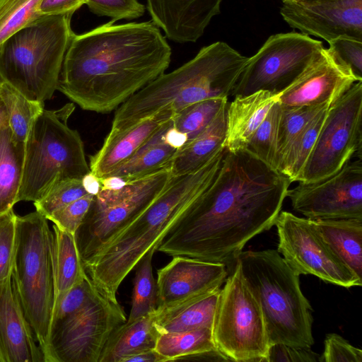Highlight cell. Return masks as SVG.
<instances>
[{
  "label": "cell",
  "instance_id": "obj_1",
  "mask_svg": "<svg viewBox=\"0 0 362 362\" xmlns=\"http://www.w3.org/2000/svg\"><path fill=\"white\" fill-rule=\"evenodd\" d=\"M291 180L247 149L226 151L211 185L168 230L157 250L225 264L274 226Z\"/></svg>",
  "mask_w": 362,
  "mask_h": 362
},
{
  "label": "cell",
  "instance_id": "obj_2",
  "mask_svg": "<svg viewBox=\"0 0 362 362\" xmlns=\"http://www.w3.org/2000/svg\"><path fill=\"white\" fill-rule=\"evenodd\" d=\"M73 35L57 90L81 109L115 110L165 73L172 50L152 21L114 24Z\"/></svg>",
  "mask_w": 362,
  "mask_h": 362
},
{
  "label": "cell",
  "instance_id": "obj_3",
  "mask_svg": "<svg viewBox=\"0 0 362 362\" xmlns=\"http://www.w3.org/2000/svg\"><path fill=\"white\" fill-rule=\"evenodd\" d=\"M226 149L198 170L171 175L163 190L141 214L83 263L98 290L117 302V292L127 276L185 215L214 180Z\"/></svg>",
  "mask_w": 362,
  "mask_h": 362
},
{
  "label": "cell",
  "instance_id": "obj_4",
  "mask_svg": "<svg viewBox=\"0 0 362 362\" xmlns=\"http://www.w3.org/2000/svg\"><path fill=\"white\" fill-rule=\"evenodd\" d=\"M248 59L227 43L202 47L191 60L163 73L115 110L110 132L127 129L155 114H175L210 98H228Z\"/></svg>",
  "mask_w": 362,
  "mask_h": 362
},
{
  "label": "cell",
  "instance_id": "obj_5",
  "mask_svg": "<svg viewBox=\"0 0 362 362\" xmlns=\"http://www.w3.org/2000/svg\"><path fill=\"white\" fill-rule=\"evenodd\" d=\"M235 261L262 309L269 345L311 348L313 308L300 275L276 250L242 251Z\"/></svg>",
  "mask_w": 362,
  "mask_h": 362
},
{
  "label": "cell",
  "instance_id": "obj_6",
  "mask_svg": "<svg viewBox=\"0 0 362 362\" xmlns=\"http://www.w3.org/2000/svg\"><path fill=\"white\" fill-rule=\"evenodd\" d=\"M72 14L44 16L0 47V76L22 94L41 102L57 90L64 59L74 34Z\"/></svg>",
  "mask_w": 362,
  "mask_h": 362
},
{
  "label": "cell",
  "instance_id": "obj_7",
  "mask_svg": "<svg viewBox=\"0 0 362 362\" xmlns=\"http://www.w3.org/2000/svg\"><path fill=\"white\" fill-rule=\"evenodd\" d=\"M74 109V103L44 109L32 122L24 141L18 202H35L59 182L90 172L82 139L68 125Z\"/></svg>",
  "mask_w": 362,
  "mask_h": 362
},
{
  "label": "cell",
  "instance_id": "obj_8",
  "mask_svg": "<svg viewBox=\"0 0 362 362\" xmlns=\"http://www.w3.org/2000/svg\"><path fill=\"white\" fill-rule=\"evenodd\" d=\"M52 230L35 211L16 216V246L11 276L25 317L44 354L54 303Z\"/></svg>",
  "mask_w": 362,
  "mask_h": 362
},
{
  "label": "cell",
  "instance_id": "obj_9",
  "mask_svg": "<svg viewBox=\"0 0 362 362\" xmlns=\"http://www.w3.org/2000/svg\"><path fill=\"white\" fill-rule=\"evenodd\" d=\"M220 290L212 327L216 348L229 361L264 362L269 342L262 309L240 263Z\"/></svg>",
  "mask_w": 362,
  "mask_h": 362
},
{
  "label": "cell",
  "instance_id": "obj_10",
  "mask_svg": "<svg viewBox=\"0 0 362 362\" xmlns=\"http://www.w3.org/2000/svg\"><path fill=\"white\" fill-rule=\"evenodd\" d=\"M169 168L127 182L119 189H100L75 238L83 263L146 209L171 177Z\"/></svg>",
  "mask_w": 362,
  "mask_h": 362
},
{
  "label": "cell",
  "instance_id": "obj_11",
  "mask_svg": "<svg viewBox=\"0 0 362 362\" xmlns=\"http://www.w3.org/2000/svg\"><path fill=\"white\" fill-rule=\"evenodd\" d=\"M126 321L118 301L98 291L79 311L50 324L45 362H98L110 334Z\"/></svg>",
  "mask_w": 362,
  "mask_h": 362
},
{
  "label": "cell",
  "instance_id": "obj_12",
  "mask_svg": "<svg viewBox=\"0 0 362 362\" xmlns=\"http://www.w3.org/2000/svg\"><path fill=\"white\" fill-rule=\"evenodd\" d=\"M362 81L331 105L298 181L315 182L339 171L354 155L362 156Z\"/></svg>",
  "mask_w": 362,
  "mask_h": 362
},
{
  "label": "cell",
  "instance_id": "obj_13",
  "mask_svg": "<svg viewBox=\"0 0 362 362\" xmlns=\"http://www.w3.org/2000/svg\"><path fill=\"white\" fill-rule=\"evenodd\" d=\"M324 48L322 42L300 33L270 36L248 58L232 96L259 90L278 95L289 86Z\"/></svg>",
  "mask_w": 362,
  "mask_h": 362
},
{
  "label": "cell",
  "instance_id": "obj_14",
  "mask_svg": "<svg viewBox=\"0 0 362 362\" xmlns=\"http://www.w3.org/2000/svg\"><path fill=\"white\" fill-rule=\"evenodd\" d=\"M274 226L279 238L277 252L299 275H314L345 288L361 286L362 279L323 239L313 220L284 211Z\"/></svg>",
  "mask_w": 362,
  "mask_h": 362
},
{
  "label": "cell",
  "instance_id": "obj_15",
  "mask_svg": "<svg viewBox=\"0 0 362 362\" xmlns=\"http://www.w3.org/2000/svg\"><path fill=\"white\" fill-rule=\"evenodd\" d=\"M286 197L293 210L309 219H362V160H349L322 180L298 182Z\"/></svg>",
  "mask_w": 362,
  "mask_h": 362
},
{
  "label": "cell",
  "instance_id": "obj_16",
  "mask_svg": "<svg viewBox=\"0 0 362 362\" xmlns=\"http://www.w3.org/2000/svg\"><path fill=\"white\" fill-rule=\"evenodd\" d=\"M280 13L291 27L327 42L340 37L362 40V0L285 2Z\"/></svg>",
  "mask_w": 362,
  "mask_h": 362
},
{
  "label": "cell",
  "instance_id": "obj_17",
  "mask_svg": "<svg viewBox=\"0 0 362 362\" xmlns=\"http://www.w3.org/2000/svg\"><path fill=\"white\" fill-rule=\"evenodd\" d=\"M356 82V77L323 48L305 70L277 95L283 107L332 105Z\"/></svg>",
  "mask_w": 362,
  "mask_h": 362
},
{
  "label": "cell",
  "instance_id": "obj_18",
  "mask_svg": "<svg viewBox=\"0 0 362 362\" xmlns=\"http://www.w3.org/2000/svg\"><path fill=\"white\" fill-rule=\"evenodd\" d=\"M227 276L225 264L173 256L157 272L156 310L218 290Z\"/></svg>",
  "mask_w": 362,
  "mask_h": 362
},
{
  "label": "cell",
  "instance_id": "obj_19",
  "mask_svg": "<svg viewBox=\"0 0 362 362\" xmlns=\"http://www.w3.org/2000/svg\"><path fill=\"white\" fill-rule=\"evenodd\" d=\"M0 362H45L11 276L0 284Z\"/></svg>",
  "mask_w": 362,
  "mask_h": 362
},
{
  "label": "cell",
  "instance_id": "obj_20",
  "mask_svg": "<svg viewBox=\"0 0 362 362\" xmlns=\"http://www.w3.org/2000/svg\"><path fill=\"white\" fill-rule=\"evenodd\" d=\"M151 21L165 37L175 42H195L213 17L220 13L222 0H146Z\"/></svg>",
  "mask_w": 362,
  "mask_h": 362
},
{
  "label": "cell",
  "instance_id": "obj_21",
  "mask_svg": "<svg viewBox=\"0 0 362 362\" xmlns=\"http://www.w3.org/2000/svg\"><path fill=\"white\" fill-rule=\"evenodd\" d=\"M175 114L162 111L124 130L109 132L100 148L90 156L89 168L98 177L110 175L141 148Z\"/></svg>",
  "mask_w": 362,
  "mask_h": 362
},
{
  "label": "cell",
  "instance_id": "obj_22",
  "mask_svg": "<svg viewBox=\"0 0 362 362\" xmlns=\"http://www.w3.org/2000/svg\"><path fill=\"white\" fill-rule=\"evenodd\" d=\"M276 100L277 95L266 90L235 96L228 105L226 150L245 149L250 138Z\"/></svg>",
  "mask_w": 362,
  "mask_h": 362
},
{
  "label": "cell",
  "instance_id": "obj_23",
  "mask_svg": "<svg viewBox=\"0 0 362 362\" xmlns=\"http://www.w3.org/2000/svg\"><path fill=\"white\" fill-rule=\"evenodd\" d=\"M228 105V101L204 129L177 150L170 165L172 175L198 170L225 148Z\"/></svg>",
  "mask_w": 362,
  "mask_h": 362
},
{
  "label": "cell",
  "instance_id": "obj_24",
  "mask_svg": "<svg viewBox=\"0 0 362 362\" xmlns=\"http://www.w3.org/2000/svg\"><path fill=\"white\" fill-rule=\"evenodd\" d=\"M221 288L185 300L154 313L159 333L185 332L213 327Z\"/></svg>",
  "mask_w": 362,
  "mask_h": 362
},
{
  "label": "cell",
  "instance_id": "obj_25",
  "mask_svg": "<svg viewBox=\"0 0 362 362\" xmlns=\"http://www.w3.org/2000/svg\"><path fill=\"white\" fill-rule=\"evenodd\" d=\"M52 262L54 281V303L86 276L75 235L53 225Z\"/></svg>",
  "mask_w": 362,
  "mask_h": 362
},
{
  "label": "cell",
  "instance_id": "obj_26",
  "mask_svg": "<svg viewBox=\"0 0 362 362\" xmlns=\"http://www.w3.org/2000/svg\"><path fill=\"white\" fill-rule=\"evenodd\" d=\"M159 334L154 324V313L127 320L110 334L98 362H120L134 352L154 349Z\"/></svg>",
  "mask_w": 362,
  "mask_h": 362
},
{
  "label": "cell",
  "instance_id": "obj_27",
  "mask_svg": "<svg viewBox=\"0 0 362 362\" xmlns=\"http://www.w3.org/2000/svg\"><path fill=\"white\" fill-rule=\"evenodd\" d=\"M313 221L323 239L362 279V219H315Z\"/></svg>",
  "mask_w": 362,
  "mask_h": 362
},
{
  "label": "cell",
  "instance_id": "obj_28",
  "mask_svg": "<svg viewBox=\"0 0 362 362\" xmlns=\"http://www.w3.org/2000/svg\"><path fill=\"white\" fill-rule=\"evenodd\" d=\"M172 119L165 123L134 156L110 175L119 176L128 182L163 168H170V163L178 150L168 141L165 135Z\"/></svg>",
  "mask_w": 362,
  "mask_h": 362
},
{
  "label": "cell",
  "instance_id": "obj_29",
  "mask_svg": "<svg viewBox=\"0 0 362 362\" xmlns=\"http://www.w3.org/2000/svg\"><path fill=\"white\" fill-rule=\"evenodd\" d=\"M24 142L16 141L8 126L0 129V214L18 202Z\"/></svg>",
  "mask_w": 362,
  "mask_h": 362
},
{
  "label": "cell",
  "instance_id": "obj_30",
  "mask_svg": "<svg viewBox=\"0 0 362 362\" xmlns=\"http://www.w3.org/2000/svg\"><path fill=\"white\" fill-rule=\"evenodd\" d=\"M154 349L166 361H172L211 351L216 349V346L212 329L204 327L185 332L160 333Z\"/></svg>",
  "mask_w": 362,
  "mask_h": 362
},
{
  "label": "cell",
  "instance_id": "obj_31",
  "mask_svg": "<svg viewBox=\"0 0 362 362\" xmlns=\"http://www.w3.org/2000/svg\"><path fill=\"white\" fill-rule=\"evenodd\" d=\"M329 106H325L310 119L291 143L279 164L277 171L286 176L291 182L298 181L314 147Z\"/></svg>",
  "mask_w": 362,
  "mask_h": 362
},
{
  "label": "cell",
  "instance_id": "obj_32",
  "mask_svg": "<svg viewBox=\"0 0 362 362\" xmlns=\"http://www.w3.org/2000/svg\"><path fill=\"white\" fill-rule=\"evenodd\" d=\"M0 98L6 109L13 138L24 142L32 122L44 110L45 103L29 99L6 81L0 83Z\"/></svg>",
  "mask_w": 362,
  "mask_h": 362
},
{
  "label": "cell",
  "instance_id": "obj_33",
  "mask_svg": "<svg viewBox=\"0 0 362 362\" xmlns=\"http://www.w3.org/2000/svg\"><path fill=\"white\" fill-rule=\"evenodd\" d=\"M156 247L148 251L136 266L132 306L127 321L153 314L157 308L156 281L153 274L152 258Z\"/></svg>",
  "mask_w": 362,
  "mask_h": 362
},
{
  "label": "cell",
  "instance_id": "obj_34",
  "mask_svg": "<svg viewBox=\"0 0 362 362\" xmlns=\"http://www.w3.org/2000/svg\"><path fill=\"white\" fill-rule=\"evenodd\" d=\"M281 113V106L276 100L250 138L245 148L275 170Z\"/></svg>",
  "mask_w": 362,
  "mask_h": 362
},
{
  "label": "cell",
  "instance_id": "obj_35",
  "mask_svg": "<svg viewBox=\"0 0 362 362\" xmlns=\"http://www.w3.org/2000/svg\"><path fill=\"white\" fill-rule=\"evenodd\" d=\"M227 102L228 98H217L195 103L174 115L173 126L187 142L210 124Z\"/></svg>",
  "mask_w": 362,
  "mask_h": 362
},
{
  "label": "cell",
  "instance_id": "obj_36",
  "mask_svg": "<svg viewBox=\"0 0 362 362\" xmlns=\"http://www.w3.org/2000/svg\"><path fill=\"white\" fill-rule=\"evenodd\" d=\"M42 0H0V47L16 32L42 16Z\"/></svg>",
  "mask_w": 362,
  "mask_h": 362
},
{
  "label": "cell",
  "instance_id": "obj_37",
  "mask_svg": "<svg viewBox=\"0 0 362 362\" xmlns=\"http://www.w3.org/2000/svg\"><path fill=\"white\" fill-rule=\"evenodd\" d=\"M327 105L329 104L295 107H281L279 127L276 171L289 146L297 135L303 130L310 119Z\"/></svg>",
  "mask_w": 362,
  "mask_h": 362
},
{
  "label": "cell",
  "instance_id": "obj_38",
  "mask_svg": "<svg viewBox=\"0 0 362 362\" xmlns=\"http://www.w3.org/2000/svg\"><path fill=\"white\" fill-rule=\"evenodd\" d=\"M87 194L81 179L65 180L54 185L43 197L33 203L36 211L47 219L54 211Z\"/></svg>",
  "mask_w": 362,
  "mask_h": 362
},
{
  "label": "cell",
  "instance_id": "obj_39",
  "mask_svg": "<svg viewBox=\"0 0 362 362\" xmlns=\"http://www.w3.org/2000/svg\"><path fill=\"white\" fill-rule=\"evenodd\" d=\"M16 216L13 209L0 214V284L11 276L13 265Z\"/></svg>",
  "mask_w": 362,
  "mask_h": 362
},
{
  "label": "cell",
  "instance_id": "obj_40",
  "mask_svg": "<svg viewBox=\"0 0 362 362\" xmlns=\"http://www.w3.org/2000/svg\"><path fill=\"white\" fill-rule=\"evenodd\" d=\"M328 43L327 50L334 59L362 81V40L340 37Z\"/></svg>",
  "mask_w": 362,
  "mask_h": 362
},
{
  "label": "cell",
  "instance_id": "obj_41",
  "mask_svg": "<svg viewBox=\"0 0 362 362\" xmlns=\"http://www.w3.org/2000/svg\"><path fill=\"white\" fill-rule=\"evenodd\" d=\"M86 5L94 14L115 21L140 18L146 9L138 0H88Z\"/></svg>",
  "mask_w": 362,
  "mask_h": 362
},
{
  "label": "cell",
  "instance_id": "obj_42",
  "mask_svg": "<svg viewBox=\"0 0 362 362\" xmlns=\"http://www.w3.org/2000/svg\"><path fill=\"white\" fill-rule=\"evenodd\" d=\"M93 197L94 195L87 194L54 211L47 220L60 229L75 235L90 207Z\"/></svg>",
  "mask_w": 362,
  "mask_h": 362
},
{
  "label": "cell",
  "instance_id": "obj_43",
  "mask_svg": "<svg viewBox=\"0 0 362 362\" xmlns=\"http://www.w3.org/2000/svg\"><path fill=\"white\" fill-rule=\"evenodd\" d=\"M324 351L320 362H361V349L349 344L336 333L326 335Z\"/></svg>",
  "mask_w": 362,
  "mask_h": 362
},
{
  "label": "cell",
  "instance_id": "obj_44",
  "mask_svg": "<svg viewBox=\"0 0 362 362\" xmlns=\"http://www.w3.org/2000/svg\"><path fill=\"white\" fill-rule=\"evenodd\" d=\"M320 358L311 348L274 344L269 345L264 362H320Z\"/></svg>",
  "mask_w": 362,
  "mask_h": 362
},
{
  "label": "cell",
  "instance_id": "obj_45",
  "mask_svg": "<svg viewBox=\"0 0 362 362\" xmlns=\"http://www.w3.org/2000/svg\"><path fill=\"white\" fill-rule=\"evenodd\" d=\"M88 0H42L40 13L44 16L72 14Z\"/></svg>",
  "mask_w": 362,
  "mask_h": 362
},
{
  "label": "cell",
  "instance_id": "obj_46",
  "mask_svg": "<svg viewBox=\"0 0 362 362\" xmlns=\"http://www.w3.org/2000/svg\"><path fill=\"white\" fill-rule=\"evenodd\" d=\"M165 358L155 349L141 350L123 357L120 362H165Z\"/></svg>",
  "mask_w": 362,
  "mask_h": 362
},
{
  "label": "cell",
  "instance_id": "obj_47",
  "mask_svg": "<svg viewBox=\"0 0 362 362\" xmlns=\"http://www.w3.org/2000/svg\"><path fill=\"white\" fill-rule=\"evenodd\" d=\"M83 187L88 194L96 195L101 189L100 178L92 172L86 174L81 179Z\"/></svg>",
  "mask_w": 362,
  "mask_h": 362
},
{
  "label": "cell",
  "instance_id": "obj_48",
  "mask_svg": "<svg viewBox=\"0 0 362 362\" xmlns=\"http://www.w3.org/2000/svg\"><path fill=\"white\" fill-rule=\"evenodd\" d=\"M101 189L115 190L126 185L127 182L122 177L116 175H108L100 178Z\"/></svg>",
  "mask_w": 362,
  "mask_h": 362
},
{
  "label": "cell",
  "instance_id": "obj_49",
  "mask_svg": "<svg viewBox=\"0 0 362 362\" xmlns=\"http://www.w3.org/2000/svg\"><path fill=\"white\" fill-rule=\"evenodd\" d=\"M8 126V117L5 105L0 98V129Z\"/></svg>",
  "mask_w": 362,
  "mask_h": 362
},
{
  "label": "cell",
  "instance_id": "obj_50",
  "mask_svg": "<svg viewBox=\"0 0 362 362\" xmlns=\"http://www.w3.org/2000/svg\"><path fill=\"white\" fill-rule=\"evenodd\" d=\"M283 3L285 2H302V1H308L313 0H281Z\"/></svg>",
  "mask_w": 362,
  "mask_h": 362
},
{
  "label": "cell",
  "instance_id": "obj_51",
  "mask_svg": "<svg viewBox=\"0 0 362 362\" xmlns=\"http://www.w3.org/2000/svg\"><path fill=\"white\" fill-rule=\"evenodd\" d=\"M2 81H4V80L2 79V78L0 76V83H1Z\"/></svg>",
  "mask_w": 362,
  "mask_h": 362
}]
</instances>
